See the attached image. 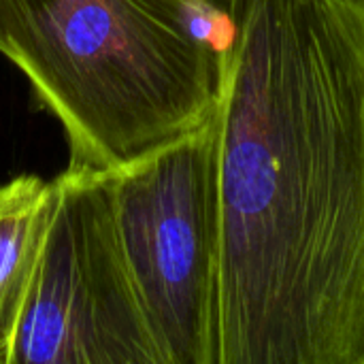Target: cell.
I'll return each instance as SVG.
<instances>
[{
	"label": "cell",
	"mask_w": 364,
	"mask_h": 364,
	"mask_svg": "<svg viewBox=\"0 0 364 364\" xmlns=\"http://www.w3.org/2000/svg\"><path fill=\"white\" fill-rule=\"evenodd\" d=\"M218 364H364V0H222Z\"/></svg>",
	"instance_id": "6da1fadb"
},
{
	"label": "cell",
	"mask_w": 364,
	"mask_h": 364,
	"mask_svg": "<svg viewBox=\"0 0 364 364\" xmlns=\"http://www.w3.org/2000/svg\"><path fill=\"white\" fill-rule=\"evenodd\" d=\"M203 4L0 0V53L62 126L68 166H124L215 113L222 51Z\"/></svg>",
	"instance_id": "7a4b0ae2"
},
{
	"label": "cell",
	"mask_w": 364,
	"mask_h": 364,
	"mask_svg": "<svg viewBox=\"0 0 364 364\" xmlns=\"http://www.w3.org/2000/svg\"><path fill=\"white\" fill-rule=\"evenodd\" d=\"M122 252L164 364L220 356V124L107 171Z\"/></svg>",
	"instance_id": "3957f363"
},
{
	"label": "cell",
	"mask_w": 364,
	"mask_h": 364,
	"mask_svg": "<svg viewBox=\"0 0 364 364\" xmlns=\"http://www.w3.org/2000/svg\"><path fill=\"white\" fill-rule=\"evenodd\" d=\"M2 364H164L136 296L107 171L66 166Z\"/></svg>",
	"instance_id": "277c9868"
},
{
	"label": "cell",
	"mask_w": 364,
	"mask_h": 364,
	"mask_svg": "<svg viewBox=\"0 0 364 364\" xmlns=\"http://www.w3.org/2000/svg\"><path fill=\"white\" fill-rule=\"evenodd\" d=\"M49 200L51 179L19 175L0 183V364L21 311Z\"/></svg>",
	"instance_id": "5b68a950"
},
{
	"label": "cell",
	"mask_w": 364,
	"mask_h": 364,
	"mask_svg": "<svg viewBox=\"0 0 364 364\" xmlns=\"http://www.w3.org/2000/svg\"><path fill=\"white\" fill-rule=\"evenodd\" d=\"M196 2H200V0H196Z\"/></svg>",
	"instance_id": "8992f818"
}]
</instances>
